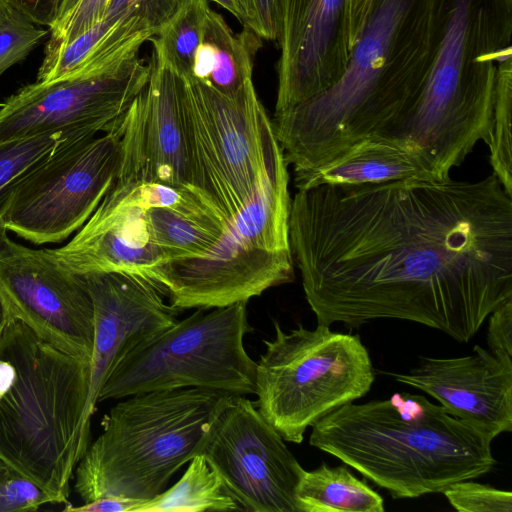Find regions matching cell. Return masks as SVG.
<instances>
[{
	"mask_svg": "<svg viewBox=\"0 0 512 512\" xmlns=\"http://www.w3.org/2000/svg\"><path fill=\"white\" fill-rule=\"evenodd\" d=\"M247 27L261 39L277 40L279 29V0H241Z\"/></svg>",
	"mask_w": 512,
	"mask_h": 512,
	"instance_id": "cell-32",
	"label": "cell"
},
{
	"mask_svg": "<svg viewBox=\"0 0 512 512\" xmlns=\"http://www.w3.org/2000/svg\"><path fill=\"white\" fill-rule=\"evenodd\" d=\"M135 0H109L103 18L117 19Z\"/></svg>",
	"mask_w": 512,
	"mask_h": 512,
	"instance_id": "cell-38",
	"label": "cell"
},
{
	"mask_svg": "<svg viewBox=\"0 0 512 512\" xmlns=\"http://www.w3.org/2000/svg\"><path fill=\"white\" fill-rule=\"evenodd\" d=\"M91 358L66 353L13 319L0 336V460L68 503L90 444Z\"/></svg>",
	"mask_w": 512,
	"mask_h": 512,
	"instance_id": "cell-5",
	"label": "cell"
},
{
	"mask_svg": "<svg viewBox=\"0 0 512 512\" xmlns=\"http://www.w3.org/2000/svg\"><path fill=\"white\" fill-rule=\"evenodd\" d=\"M298 512H383L384 499L345 465L303 470L295 489Z\"/></svg>",
	"mask_w": 512,
	"mask_h": 512,
	"instance_id": "cell-21",
	"label": "cell"
},
{
	"mask_svg": "<svg viewBox=\"0 0 512 512\" xmlns=\"http://www.w3.org/2000/svg\"><path fill=\"white\" fill-rule=\"evenodd\" d=\"M145 210L109 190L87 222L65 245L49 249L76 275L125 273L153 283L165 293L166 255L146 229Z\"/></svg>",
	"mask_w": 512,
	"mask_h": 512,
	"instance_id": "cell-19",
	"label": "cell"
},
{
	"mask_svg": "<svg viewBox=\"0 0 512 512\" xmlns=\"http://www.w3.org/2000/svg\"><path fill=\"white\" fill-rule=\"evenodd\" d=\"M49 503H58V500L0 460V512L35 511Z\"/></svg>",
	"mask_w": 512,
	"mask_h": 512,
	"instance_id": "cell-29",
	"label": "cell"
},
{
	"mask_svg": "<svg viewBox=\"0 0 512 512\" xmlns=\"http://www.w3.org/2000/svg\"><path fill=\"white\" fill-rule=\"evenodd\" d=\"M166 511H239V507L226 492L218 474L202 455L196 454L179 481L137 509V512Z\"/></svg>",
	"mask_w": 512,
	"mask_h": 512,
	"instance_id": "cell-23",
	"label": "cell"
},
{
	"mask_svg": "<svg viewBox=\"0 0 512 512\" xmlns=\"http://www.w3.org/2000/svg\"><path fill=\"white\" fill-rule=\"evenodd\" d=\"M230 12L244 27H247L245 11L241 0H211Z\"/></svg>",
	"mask_w": 512,
	"mask_h": 512,
	"instance_id": "cell-37",
	"label": "cell"
},
{
	"mask_svg": "<svg viewBox=\"0 0 512 512\" xmlns=\"http://www.w3.org/2000/svg\"><path fill=\"white\" fill-rule=\"evenodd\" d=\"M512 0H449L435 56L409 110L375 134L415 151L434 180L489 145L499 64L511 55Z\"/></svg>",
	"mask_w": 512,
	"mask_h": 512,
	"instance_id": "cell-4",
	"label": "cell"
},
{
	"mask_svg": "<svg viewBox=\"0 0 512 512\" xmlns=\"http://www.w3.org/2000/svg\"><path fill=\"white\" fill-rule=\"evenodd\" d=\"M150 65L146 86L113 128L120 142L114 184H163L192 190L208 202L193 185L181 76L153 52Z\"/></svg>",
	"mask_w": 512,
	"mask_h": 512,
	"instance_id": "cell-15",
	"label": "cell"
},
{
	"mask_svg": "<svg viewBox=\"0 0 512 512\" xmlns=\"http://www.w3.org/2000/svg\"><path fill=\"white\" fill-rule=\"evenodd\" d=\"M225 393L181 388L119 399L75 468L83 503L104 497L150 500L195 455Z\"/></svg>",
	"mask_w": 512,
	"mask_h": 512,
	"instance_id": "cell-6",
	"label": "cell"
},
{
	"mask_svg": "<svg viewBox=\"0 0 512 512\" xmlns=\"http://www.w3.org/2000/svg\"><path fill=\"white\" fill-rule=\"evenodd\" d=\"M287 166L284 157L277 162L252 199L227 219L205 256L167 264L165 293L172 307L206 310L247 303L293 281Z\"/></svg>",
	"mask_w": 512,
	"mask_h": 512,
	"instance_id": "cell-7",
	"label": "cell"
},
{
	"mask_svg": "<svg viewBox=\"0 0 512 512\" xmlns=\"http://www.w3.org/2000/svg\"><path fill=\"white\" fill-rule=\"evenodd\" d=\"M11 8L12 5L8 0H0V22L6 18Z\"/></svg>",
	"mask_w": 512,
	"mask_h": 512,
	"instance_id": "cell-41",
	"label": "cell"
},
{
	"mask_svg": "<svg viewBox=\"0 0 512 512\" xmlns=\"http://www.w3.org/2000/svg\"><path fill=\"white\" fill-rule=\"evenodd\" d=\"M264 340L256 366L257 408L285 441L299 444L308 427L338 407L364 397L375 380L358 335L302 324Z\"/></svg>",
	"mask_w": 512,
	"mask_h": 512,
	"instance_id": "cell-8",
	"label": "cell"
},
{
	"mask_svg": "<svg viewBox=\"0 0 512 512\" xmlns=\"http://www.w3.org/2000/svg\"><path fill=\"white\" fill-rule=\"evenodd\" d=\"M407 178L434 180L415 151L378 135L358 142L321 167L294 173L298 190L321 185L380 184Z\"/></svg>",
	"mask_w": 512,
	"mask_h": 512,
	"instance_id": "cell-20",
	"label": "cell"
},
{
	"mask_svg": "<svg viewBox=\"0 0 512 512\" xmlns=\"http://www.w3.org/2000/svg\"><path fill=\"white\" fill-rule=\"evenodd\" d=\"M79 1L80 0H63L58 20L65 16L68 12H70Z\"/></svg>",
	"mask_w": 512,
	"mask_h": 512,
	"instance_id": "cell-40",
	"label": "cell"
},
{
	"mask_svg": "<svg viewBox=\"0 0 512 512\" xmlns=\"http://www.w3.org/2000/svg\"><path fill=\"white\" fill-rule=\"evenodd\" d=\"M144 219L150 241L169 262L205 256L222 234L169 208H150Z\"/></svg>",
	"mask_w": 512,
	"mask_h": 512,
	"instance_id": "cell-24",
	"label": "cell"
},
{
	"mask_svg": "<svg viewBox=\"0 0 512 512\" xmlns=\"http://www.w3.org/2000/svg\"><path fill=\"white\" fill-rule=\"evenodd\" d=\"M512 58L499 64L492 132L490 164L505 191L512 196Z\"/></svg>",
	"mask_w": 512,
	"mask_h": 512,
	"instance_id": "cell-27",
	"label": "cell"
},
{
	"mask_svg": "<svg viewBox=\"0 0 512 512\" xmlns=\"http://www.w3.org/2000/svg\"><path fill=\"white\" fill-rule=\"evenodd\" d=\"M492 440L420 394L342 405L318 420L309 444L394 499L442 493L489 473Z\"/></svg>",
	"mask_w": 512,
	"mask_h": 512,
	"instance_id": "cell-3",
	"label": "cell"
},
{
	"mask_svg": "<svg viewBox=\"0 0 512 512\" xmlns=\"http://www.w3.org/2000/svg\"><path fill=\"white\" fill-rule=\"evenodd\" d=\"M88 289L95 317L91 379L85 412L90 433L98 395L121 360L136 346L177 322V309L166 304L151 282L125 273L80 275Z\"/></svg>",
	"mask_w": 512,
	"mask_h": 512,
	"instance_id": "cell-17",
	"label": "cell"
},
{
	"mask_svg": "<svg viewBox=\"0 0 512 512\" xmlns=\"http://www.w3.org/2000/svg\"><path fill=\"white\" fill-rule=\"evenodd\" d=\"M285 440L245 395L220 398L197 446L239 511L298 512L303 468Z\"/></svg>",
	"mask_w": 512,
	"mask_h": 512,
	"instance_id": "cell-12",
	"label": "cell"
},
{
	"mask_svg": "<svg viewBox=\"0 0 512 512\" xmlns=\"http://www.w3.org/2000/svg\"><path fill=\"white\" fill-rule=\"evenodd\" d=\"M487 344L495 355L512 359V298L489 315Z\"/></svg>",
	"mask_w": 512,
	"mask_h": 512,
	"instance_id": "cell-33",
	"label": "cell"
},
{
	"mask_svg": "<svg viewBox=\"0 0 512 512\" xmlns=\"http://www.w3.org/2000/svg\"><path fill=\"white\" fill-rule=\"evenodd\" d=\"M345 1L279 0L275 114L326 90L344 72Z\"/></svg>",
	"mask_w": 512,
	"mask_h": 512,
	"instance_id": "cell-16",
	"label": "cell"
},
{
	"mask_svg": "<svg viewBox=\"0 0 512 512\" xmlns=\"http://www.w3.org/2000/svg\"><path fill=\"white\" fill-rule=\"evenodd\" d=\"M387 374L430 395L491 440L512 431V359L475 345L467 356L420 357L408 372Z\"/></svg>",
	"mask_w": 512,
	"mask_h": 512,
	"instance_id": "cell-18",
	"label": "cell"
},
{
	"mask_svg": "<svg viewBox=\"0 0 512 512\" xmlns=\"http://www.w3.org/2000/svg\"><path fill=\"white\" fill-rule=\"evenodd\" d=\"M289 243L320 325L399 319L467 343L512 298V196L493 173L299 189Z\"/></svg>",
	"mask_w": 512,
	"mask_h": 512,
	"instance_id": "cell-1",
	"label": "cell"
},
{
	"mask_svg": "<svg viewBox=\"0 0 512 512\" xmlns=\"http://www.w3.org/2000/svg\"><path fill=\"white\" fill-rule=\"evenodd\" d=\"M143 502V500L139 499L104 497L76 507L67 503L64 510L70 512H137V509Z\"/></svg>",
	"mask_w": 512,
	"mask_h": 512,
	"instance_id": "cell-36",
	"label": "cell"
},
{
	"mask_svg": "<svg viewBox=\"0 0 512 512\" xmlns=\"http://www.w3.org/2000/svg\"><path fill=\"white\" fill-rule=\"evenodd\" d=\"M456 482L442 493L459 512H511L512 493L472 481Z\"/></svg>",
	"mask_w": 512,
	"mask_h": 512,
	"instance_id": "cell-30",
	"label": "cell"
},
{
	"mask_svg": "<svg viewBox=\"0 0 512 512\" xmlns=\"http://www.w3.org/2000/svg\"><path fill=\"white\" fill-rule=\"evenodd\" d=\"M34 24L51 28L60 16L63 0H8Z\"/></svg>",
	"mask_w": 512,
	"mask_h": 512,
	"instance_id": "cell-34",
	"label": "cell"
},
{
	"mask_svg": "<svg viewBox=\"0 0 512 512\" xmlns=\"http://www.w3.org/2000/svg\"><path fill=\"white\" fill-rule=\"evenodd\" d=\"M375 0L345 1V34L349 52L357 43L373 9Z\"/></svg>",
	"mask_w": 512,
	"mask_h": 512,
	"instance_id": "cell-35",
	"label": "cell"
},
{
	"mask_svg": "<svg viewBox=\"0 0 512 512\" xmlns=\"http://www.w3.org/2000/svg\"><path fill=\"white\" fill-rule=\"evenodd\" d=\"M13 319L10 309L0 293V336Z\"/></svg>",
	"mask_w": 512,
	"mask_h": 512,
	"instance_id": "cell-39",
	"label": "cell"
},
{
	"mask_svg": "<svg viewBox=\"0 0 512 512\" xmlns=\"http://www.w3.org/2000/svg\"><path fill=\"white\" fill-rule=\"evenodd\" d=\"M449 0H375L342 75L274 114L275 137L294 173L321 167L403 116L429 72Z\"/></svg>",
	"mask_w": 512,
	"mask_h": 512,
	"instance_id": "cell-2",
	"label": "cell"
},
{
	"mask_svg": "<svg viewBox=\"0 0 512 512\" xmlns=\"http://www.w3.org/2000/svg\"><path fill=\"white\" fill-rule=\"evenodd\" d=\"M119 163L115 130L64 145L14 187L2 217L4 227L36 245L66 240L108 193Z\"/></svg>",
	"mask_w": 512,
	"mask_h": 512,
	"instance_id": "cell-11",
	"label": "cell"
},
{
	"mask_svg": "<svg viewBox=\"0 0 512 512\" xmlns=\"http://www.w3.org/2000/svg\"><path fill=\"white\" fill-rule=\"evenodd\" d=\"M49 34L12 6L0 22V77L23 61Z\"/></svg>",
	"mask_w": 512,
	"mask_h": 512,
	"instance_id": "cell-28",
	"label": "cell"
},
{
	"mask_svg": "<svg viewBox=\"0 0 512 512\" xmlns=\"http://www.w3.org/2000/svg\"><path fill=\"white\" fill-rule=\"evenodd\" d=\"M109 0H80L65 16L49 28L44 51L53 50L97 24L104 16Z\"/></svg>",
	"mask_w": 512,
	"mask_h": 512,
	"instance_id": "cell-31",
	"label": "cell"
},
{
	"mask_svg": "<svg viewBox=\"0 0 512 512\" xmlns=\"http://www.w3.org/2000/svg\"><path fill=\"white\" fill-rule=\"evenodd\" d=\"M202 40L210 44L213 52L212 71L205 83L221 93L233 95L252 80L254 58L261 46V38L254 31L244 27L235 33L225 19L209 7Z\"/></svg>",
	"mask_w": 512,
	"mask_h": 512,
	"instance_id": "cell-22",
	"label": "cell"
},
{
	"mask_svg": "<svg viewBox=\"0 0 512 512\" xmlns=\"http://www.w3.org/2000/svg\"><path fill=\"white\" fill-rule=\"evenodd\" d=\"M151 65L139 56L90 77L25 85L0 103V144L56 133L113 130L146 86Z\"/></svg>",
	"mask_w": 512,
	"mask_h": 512,
	"instance_id": "cell-13",
	"label": "cell"
},
{
	"mask_svg": "<svg viewBox=\"0 0 512 512\" xmlns=\"http://www.w3.org/2000/svg\"><path fill=\"white\" fill-rule=\"evenodd\" d=\"M208 0H185L150 39L152 52L180 75H191L194 56L201 42Z\"/></svg>",
	"mask_w": 512,
	"mask_h": 512,
	"instance_id": "cell-26",
	"label": "cell"
},
{
	"mask_svg": "<svg viewBox=\"0 0 512 512\" xmlns=\"http://www.w3.org/2000/svg\"><path fill=\"white\" fill-rule=\"evenodd\" d=\"M204 310L198 308L131 350L101 388L98 403L181 388L255 394L257 362L244 347L251 331L246 303Z\"/></svg>",
	"mask_w": 512,
	"mask_h": 512,
	"instance_id": "cell-10",
	"label": "cell"
},
{
	"mask_svg": "<svg viewBox=\"0 0 512 512\" xmlns=\"http://www.w3.org/2000/svg\"><path fill=\"white\" fill-rule=\"evenodd\" d=\"M0 293L12 316L56 348L92 358L95 317L80 275L61 266L49 249L10 238L0 247Z\"/></svg>",
	"mask_w": 512,
	"mask_h": 512,
	"instance_id": "cell-14",
	"label": "cell"
},
{
	"mask_svg": "<svg viewBox=\"0 0 512 512\" xmlns=\"http://www.w3.org/2000/svg\"><path fill=\"white\" fill-rule=\"evenodd\" d=\"M93 137L83 133H56L0 144V247L9 239L2 217L17 183L64 145Z\"/></svg>",
	"mask_w": 512,
	"mask_h": 512,
	"instance_id": "cell-25",
	"label": "cell"
},
{
	"mask_svg": "<svg viewBox=\"0 0 512 512\" xmlns=\"http://www.w3.org/2000/svg\"><path fill=\"white\" fill-rule=\"evenodd\" d=\"M180 76L193 185L227 220L252 199L283 152L253 80L226 95Z\"/></svg>",
	"mask_w": 512,
	"mask_h": 512,
	"instance_id": "cell-9",
	"label": "cell"
}]
</instances>
